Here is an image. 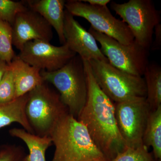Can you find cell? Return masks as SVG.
<instances>
[{
  "mask_svg": "<svg viewBox=\"0 0 161 161\" xmlns=\"http://www.w3.org/2000/svg\"><path fill=\"white\" fill-rule=\"evenodd\" d=\"M111 9L130 28L134 40L150 49L154 29L161 21L160 12L151 0H130L119 4L111 2Z\"/></svg>",
  "mask_w": 161,
  "mask_h": 161,
  "instance_id": "8992f818",
  "label": "cell"
},
{
  "mask_svg": "<svg viewBox=\"0 0 161 161\" xmlns=\"http://www.w3.org/2000/svg\"><path fill=\"white\" fill-rule=\"evenodd\" d=\"M155 38L154 42L151 44V49L153 50H157L160 49L161 46V25L160 23L155 27Z\"/></svg>",
  "mask_w": 161,
  "mask_h": 161,
  "instance_id": "cb8c5ba5",
  "label": "cell"
},
{
  "mask_svg": "<svg viewBox=\"0 0 161 161\" xmlns=\"http://www.w3.org/2000/svg\"><path fill=\"white\" fill-rule=\"evenodd\" d=\"M16 98L13 74L9 65L0 81V103H7Z\"/></svg>",
  "mask_w": 161,
  "mask_h": 161,
  "instance_id": "7402d4cb",
  "label": "cell"
},
{
  "mask_svg": "<svg viewBox=\"0 0 161 161\" xmlns=\"http://www.w3.org/2000/svg\"><path fill=\"white\" fill-rule=\"evenodd\" d=\"M81 1L92 6H107L111 2L110 0H81Z\"/></svg>",
  "mask_w": 161,
  "mask_h": 161,
  "instance_id": "d4e9b609",
  "label": "cell"
},
{
  "mask_svg": "<svg viewBox=\"0 0 161 161\" xmlns=\"http://www.w3.org/2000/svg\"><path fill=\"white\" fill-rule=\"evenodd\" d=\"M65 8L74 16L83 18L97 31L113 38L122 44H130L134 38L126 24L115 17L107 6L90 5L80 0L65 1Z\"/></svg>",
  "mask_w": 161,
  "mask_h": 161,
  "instance_id": "ba28073f",
  "label": "cell"
},
{
  "mask_svg": "<svg viewBox=\"0 0 161 161\" xmlns=\"http://www.w3.org/2000/svg\"><path fill=\"white\" fill-rule=\"evenodd\" d=\"M147 88V103L151 111L161 106V68L155 63L149 64L143 75Z\"/></svg>",
  "mask_w": 161,
  "mask_h": 161,
  "instance_id": "ac0fdd59",
  "label": "cell"
},
{
  "mask_svg": "<svg viewBox=\"0 0 161 161\" xmlns=\"http://www.w3.org/2000/svg\"><path fill=\"white\" fill-rule=\"evenodd\" d=\"M64 35L69 49L78 55L83 60H92L109 63L108 60L98 47L94 36L86 30L65 9Z\"/></svg>",
  "mask_w": 161,
  "mask_h": 161,
  "instance_id": "8fae6325",
  "label": "cell"
},
{
  "mask_svg": "<svg viewBox=\"0 0 161 161\" xmlns=\"http://www.w3.org/2000/svg\"><path fill=\"white\" fill-rule=\"evenodd\" d=\"M83 61L87 82V97L77 119L86 127L94 144L107 160L111 161L128 147L117 127L115 103L98 86L88 61Z\"/></svg>",
  "mask_w": 161,
  "mask_h": 161,
  "instance_id": "6da1fadb",
  "label": "cell"
},
{
  "mask_svg": "<svg viewBox=\"0 0 161 161\" xmlns=\"http://www.w3.org/2000/svg\"><path fill=\"white\" fill-rule=\"evenodd\" d=\"M25 153L22 147L15 145H0V161H23Z\"/></svg>",
  "mask_w": 161,
  "mask_h": 161,
  "instance_id": "603a6c76",
  "label": "cell"
},
{
  "mask_svg": "<svg viewBox=\"0 0 161 161\" xmlns=\"http://www.w3.org/2000/svg\"><path fill=\"white\" fill-rule=\"evenodd\" d=\"M8 67V64L4 61H0V81Z\"/></svg>",
  "mask_w": 161,
  "mask_h": 161,
  "instance_id": "484cf974",
  "label": "cell"
},
{
  "mask_svg": "<svg viewBox=\"0 0 161 161\" xmlns=\"http://www.w3.org/2000/svg\"><path fill=\"white\" fill-rule=\"evenodd\" d=\"M9 133L11 136L22 140L28 147L29 154L25 156L23 161H46V150L53 144L50 136H39L17 128L9 130Z\"/></svg>",
  "mask_w": 161,
  "mask_h": 161,
  "instance_id": "2e32d148",
  "label": "cell"
},
{
  "mask_svg": "<svg viewBox=\"0 0 161 161\" xmlns=\"http://www.w3.org/2000/svg\"><path fill=\"white\" fill-rule=\"evenodd\" d=\"M49 136L55 147L52 161H108L86 127L69 113L58 121Z\"/></svg>",
  "mask_w": 161,
  "mask_h": 161,
  "instance_id": "7a4b0ae2",
  "label": "cell"
},
{
  "mask_svg": "<svg viewBox=\"0 0 161 161\" xmlns=\"http://www.w3.org/2000/svg\"><path fill=\"white\" fill-rule=\"evenodd\" d=\"M13 46L11 25L0 19V61H4L8 64L11 63L16 56Z\"/></svg>",
  "mask_w": 161,
  "mask_h": 161,
  "instance_id": "d6986e66",
  "label": "cell"
},
{
  "mask_svg": "<svg viewBox=\"0 0 161 161\" xmlns=\"http://www.w3.org/2000/svg\"><path fill=\"white\" fill-rule=\"evenodd\" d=\"M40 74L43 81L57 89L69 113L77 119L87 97V82L82 59L77 55L58 70H41Z\"/></svg>",
  "mask_w": 161,
  "mask_h": 161,
  "instance_id": "3957f363",
  "label": "cell"
},
{
  "mask_svg": "<svg viewBox=\"0 0 161 161\" xmlns=\"http://www.w3.org/2000/svg\"><path fill=\"white\" fill-rule=\"evenodd\" d=\"M13 44L20 51L27 42L43 40L50 42L53 38L52 27L41 15L28 9L20 13L11 25Z\"/></svg>",
  "mask_w": 161,
  "mask_h": 161,
  "instance_id": "7c38bea8",
  "label": "cell"
},
{
  "mask_svg": "<svg viewBox=\"0 0 161 161\" xmlns=\"http://www.w3.org/2000/svg\"><path fill=\"white\" fill-rule=\"evenodd\" d=\"M76 55L66 44L55 46L50 42L36 40L26 43L18 57L40 70L53 72L63 67Z\"/></svg>",
  "mask_w": 161,
  "mask_h": 161,
  "instance_id": "30bf717a",
  "label": "cell"
},
{
  "mask_svg": "<svg viewBox=\"0 0 161 161\" xmlns=\"http://www.w3.org/2000/svg\"><path fill=\"white\" fill-rule=\"evenodd\" d=\"M28 8L40 14L56 31L62 45L65 43L64 35V0H29L25 1Z\"/></svg>",
  "mask_w": 161,
  "mask_h": 161,
  "instance_id": "4fadbf2b",
  "label": "cell"
},
{
  "mask_svg": "<svg viewBox=\"0 0 161 161\" xmlns=\"http://www.w3.org/2000/svg\"><path fill=\"white\" fill-rule=\"evenodd\" d=\"M27 9L28 7L23 4V2L0 0V19L11 25L17 15Z\"/></svg>",
  "mask_w": 161,
  "mask_h": 161,
  "instance_id": "44dd1931",
  "label": "cell"
},
{
  "mask_svg": "<svg viewBox=\"0 0 161 161\" xmlns=\"http://www.w3.org/2000/svg\"><path fill=\"white\" fill-rule=\"evenodd\" d=\"M98 86L114 103L147 98L144 78L123 71L109 63L88 61Z\"/></svg>",
  "mask_w": 161,
  "mask_h": 161,
  "instance_id": "277c9868",
  "label": "cell"
},
{
  "mask_svg": "<svg viewBox=\"0 0 161 161\" xmlns=\"http://www.w3.org/2000/svg\"><path fill=\"white\" fill-rule=\"evenodd\" d=\"M151 111L146 98L115 103L117 127L127 147L143 145V136Z\"/></svg>",
  "mask_w": 161,
  "mask_h": 161,
  "instance_id": "9c48e42d",
  "label": "cell"
},
{
  "mask_svg": "<svg viewBox=\"0 0 161 161\" xmlns=\"http://www.w3.org/2000/svg\"><path fill=\"white\" fill-rule=\"evenodd\" d=\"M88 31L100 44L101 50L112 66L130 75L143 76L149 64V49L135 40L130 44H122L91 26Z\"/></svg>",
  "mask_w": 161,
  "mask_h": 161,
  "instance_id": "52a82bcc",
  "label": "cell"
},
{
  "mask_svg": "<svg viewBox=\"0 0 161 161\" xmlns=\"http://www.w3.org/2000/svg\"><path fill=\"white\" fill-rule=\"evenodd\" d=\"M158 161H161V160H158Z\"/></svg>",
  "mask_w": 161,
  "mask_h": 161,
  "instance_id": "4316f807",
  "label": "cell"
},
{
  "mask_svg": "<svg viewBox=\"0 0 161 161\" xmlns=\"http://www.w3.org/2000/svg\"><path fill=\"white\" fill-rule=\"evenodd\" d=\"M28 98L27 93L10 102L0 103V129L13 123H17L27 132L34 134L25 112Z\"/></svg>",
  "mask_w": 161,
  "mask_h": 161,
  "instance_id": "9a60e30c",
  "label": "cell"
},
{
  "mask_svg": "<svg viewBox=\"0 0 161 161\" xmlns=\"http://www.w3.org/2000/svg\"><path fill=\"white\" fill-rule=\"evenodd\" d=\"M143 145L152 147L157 161L161 159V106L151 111L147 119L142 138Z\"/></svg>",
  "mask_w": 161,
  "mask_h": 161,
  "instance_id": "e0dca14e",
  "label": "cell"
},
{
  "mask_svg": "<svg viewBox=\"0 0 161 161\" xmlns=\"http://www.w3.org/2000/svg\"><path fill=\"white\" fill-rule=\"evenodd\" d=\"M25 112L34 134L40 136H49L58 121L69 113L59 93L45 81L28 93Z\"/></svg>",
  "mask_w": 161,
  "mask_h": 161,
  "instance_id": "5b68a950",
  "label": "cell"
},
{
  "mask_svg": "<svg viewBox=\"0 0 161 161\" xmlns=\"http://www.w3.org/2000/svg\"><path fill=\"white\" fill-rule=\"evenodd\" d=\"M8 65L13 74L16 98L26 95L44 82L41 70L26 63L18 56Z\"/></svg>",
  "mask_w": 161,
  "mask_h": 161,
  "instance_id": "5bb4252c",
  "label": "cell"
},
{
  "mask_svg": "<svg viewBox=\"0 0 161 161\" xmlns=\"http://www.w3.org/2000/svg\"><path fill=\"white\" fill-rule=\"evenodd\" d=\"M111 161H158L148 148L142 145L136 148L128 147L125 151L118 154Z\"/></svg>",
  "mask_w": 161,
  "mask_h": 161,
  "instance_id": "ffe728a7",
  "label": "cell"
}]
</instances>
